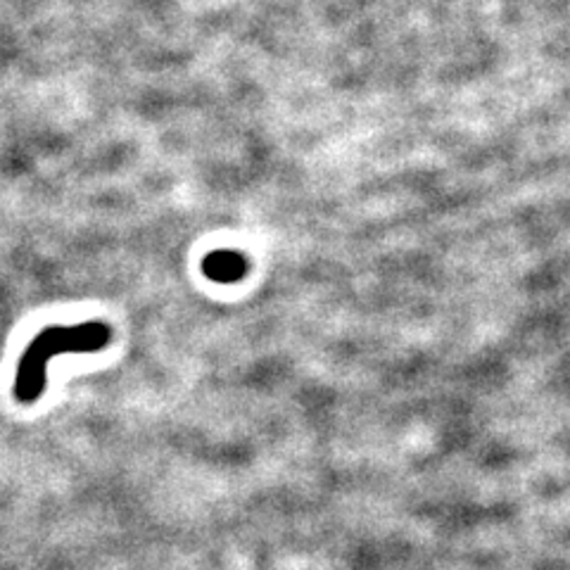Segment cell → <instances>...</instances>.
<instances>
[{"instance_id":"7a4b0ae2","label":"cell","mask_w":570,"mask_h":570,"mask_svg":"<svg viewBox=\"0 0 570 570\" xmlns=\"http://www.w3.org/2000/svg\"><path fill=\"white\" fill-rule=\"evenodd\" d=\"M203 274L214 283H238L247 274V259L236 249H214L203 257Z\"/></svg>"},{"instance_id":"6da1fadb","label":"cell","mask_w":570,"mask_h":570,"mask_svg":"<svg viewBox=\"0 0 570 570\" xmlns=\"http://www.w3.org/2000/svg\"><path fill=\"white\" fill-rule=\"evenodd\" d=\"M112 341V331L105 321H83L77 326H50L33 337L20 356L14 371V400L33 404L41 400L48 379V364L62 354L100 352Z\"/></svg>"}]
</instances>
